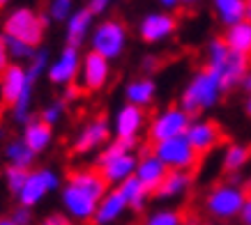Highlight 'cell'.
<instances>
[{
	"instance_id": "1",
	"label": "cell",
	"mask_w": 251,
	"mask_h": 225,
	"mask_svg": "<svg viewBox=\"0 0 251 225\" xmlns=\"http://www.w3.org/2000/svg\"><path fill=\"white\" fill-rule=\"evenodd\" d=\"M46 69H49V53L37 51L28 69H23L21 65H9L0 74V99H2V104L12 106V111H14L12 115L19 124L30 122L32 92H35L39 76Z\"/></svg>"
},
{
	"instance_id": "2",
	"label": "cell",
	"mask_w": 251,
	"mask_h": 225,
	"mask_svg": "<svg viewBox=\"0 0 251 225\" xmlns=\"http://www.w3.org/2000/svg\"><path fill=\"white\" fill-rule=\"evenodd\" d=\"M106 193L108 184L97 173V168H78L74 173H69L67 184L62 186V204L72 218L92 221Z\"/></svg>"
},
{
	"instance_id": "3",
	"label": "cell",
	"mask_w": 251,
	"mask_h": 225,
	"mask_svg": "<svg viewBox=\"0 0 251 225\" xmlns=\"http://www.w3.org/2000/svg\"><path fill=\"white\" fill-rule=\"evenodd\" d=\"M217 78H219L221 88L230 90L237 83L242 85L244 76L249 74V58H244L240 53L230 51L224 44V39H212L207 44V67Z\"/></svg>"
},
{
	"instance_id": "4",
	"label": "cell",
	"mask_w": 251,
	"mask_h": 225,
	"mask_svg": "<svg viewBox=\"0 0 251 225\" xmlns=\"http://www.w3.org/2000/svg\"><path fill=\"white\" fill-rule=\"evenodd\" d=\"M221 94H224V88H221L219 78L210 69H201L184 85L182 94H180V108L189 115H198L219 104Z\"/></svg>"
},
{
	"instance_id": "5",
	"label": "cell",
	"mask_w": 251,
	"mask_h": 225,
	"mask_svg": "<svg viewBox=\"0 0 251 225\" xmlns=\"http://www.w3.org/2000/svg\"><path fill=\"white\" fill-rule=\"evenodd\" d=\"M134 147H129L127 143L115 140L97 157V173L104 177L106 184H118L131 180L136 175L138 157L134 154Z\"/></svg>"
},
{
	"instance_id": "6",
	"label": "cell",
	"mask_w": 251,
	"mask_h": 225,
	"mask_svg": "<svg viewBox=\"0 0 251 225\" xmlns=\"http://www.w3.org/2000/svg\"><path fill=\"white\" fill-rule=\"evenodd\" d=\"M49 23H51V19L46 14H37L30 7H16L5 16L2 30H5L7 39H19V42H25L32 48H37L44 39Z\"/></svg>"
},
{
	"instance_id": "7",
	"label": "cell",
	"mask_w": 251,
	"mask_h": 225,
	"mask_svg": "<svg viewBox=\"0 0 251 225\" xmlns=\"http://www.w3.org/2000/svg\"><path fill=\"white\" fill-rule=\"evenodd\" d=\"M127 46V28L115 19L101 21L92 28L90 35V51L106 58L108 62L113 58H120L122 51Z\"/></svg>"
},
{
	"instance_id": "8",
	"label": "cell",
	"mask_w": 251,
	"mask_h": 225,
	"mask_svg": "<svg viewBox=\"0 0 251 225\" xmlns=\"http://www.w3.org/2000/svg\"><path fill=\"white\" fill-rule=\"evenodd\" d=\"M247 200V191L237 184H219L205 195V211L212 218L228 221V218L240 216L242 204Z\"/></svg>"
},
{
	"instance_id": "9",
	"label": "cell",
	"mask_w": 251,
	"mask_h": 225,
	"mask_svg": "<svg viewBox=\"0 0 251 225\" xmlns=\"http://www.w3.org/2000/svg\"><path fill=\"white\" fill-rule=\"evenodd\" d=\"M152 154L166 165L168 170H182V173H189L191 168H196L198 158H201L184 135L171 138V140H164V143H154Z\"/></svg>"
},
{
	"instance_id": "10",
	"label": "cell",
	"mask_w": 251,
	"mask_h": 225,
	"mask_svg": "<svg viewBox=\"0 0 251 225\" xmlns=\"http://www.w3.org/2000/svg\"><path fill=\"white\" fill-rule=\"evenodd\" d=\"M191 124V115L184 112L180 106H168L159 111L150 122V138L152 143H164L171 138H180L187 134Z\"/></svg>"
},
{
	"instance_id": "11",
	"label": "cell",
	"mask_w": 251,
	"mask_h": 225,
	"mask_svg": "<svg viewBox=\"0 0 251 225\" xmlns=\"http://www.w3.org/2000/svg\"><path fill=\"white\" fill-rule=\"evenodd\" d=\"M55 188H60V177H58V173L49 170V168L30 170L23 188L19 191V195H16V200H19L21 207H28V209H30L32 204H37L39 200H44V195L55 191Z\"/></svg>"
},
{
	"instance_id": "12",
	"label": "cell",
	"mask_w": 251,
	"mask_h": 225,
	"mask_svg": "<svg viewBox=\"0 0 251 225\" xmlns=\"http://www.w3.org/2000/svg\"><path fill=\"white\" fill-rule=\"evenodd\" d=\"M81 53L78 48L74 46H65L60 51V55L55 58L49 69H46V76H49V81L53 83V85H65L69 88L72 83L78 78V71H81Z\"/></svg>"
},
{
	"instance_id": "13",
	"label": "cell",
	"mask_w": 251,
	"mask_h": 225,
	"mask_svg": "<svg viewBox=\"0 0 251 225\" xmlns=\"http://www.w3.org/2000/svg\"><path fill=\"white\" fill-rule=\"evenodd\" d=\"M108 78H111V62L92 51L85 53L83 58H81V71H78L81 88L90 92H97L106 85Z\"/></svg>"
},
{
	"instance_id": "14",
	"label": "cell",
	"mask_w": 251,
	"mask_h": 225,
	"mask_svg": "<svg viewBox=\"0 0 251 225\" xmlns=\"http://www.w3.org/2000/svg\"><path fill=\"white\" fill-rule=\"evenodd\" d=\"M177 28V19L171 12H150L138 23V35L145 44H159L168 39Z\"/></svg>"
},
{
	"instance_id": "15",
	"label": "cell",
	"mask_w": 251,
	"mask_h": 225,
	"mask_svg": "<svg viewBox=\"0 0 251 225\" xmlns=\"http://www.w3.org/2000/svg\"><path fill=\"white\" fill-rule=\"evenodd\" d=\"M143 108H136L131 104H125L120 111L115 112V120H113V134L115 140L120 143H127L129 147H136V138L143 129Z\"/></svg>"
},
{
	"instance_id": "16",
	"label": "cell",
	"mask_w": 251,
	"mask_h": 225,
	"mask_svg": "<svg viewBox=\"0 0 251 225\" xmlns=\"http://www.w3.org/2000/svg\"><path fill=\"white\" fill-rule=\"evenodd\" d=\"M184 138L189 140V145L194 147V152H196L198 157H201V154H207V152H212L214 147L224 140L221 129L217 127L212 120H191Z\"/></svg>"
},
{
	"instance_id": "17",
	"label": "cell",
	"mask_w": 251,
	"mask_h": 225,
	"mask_svg": "<svg viewBox=\"0 0 251 225\" xmlns=\"http://www.w3.org/2000/svg\"><path fill=\"white\" fill-rule=\"evenodd\" d=\"M108 135H111L108 120H106V117H95V120H90L76 134V138H74V152H76V154H88V152H95L97 147L106 145Z\"/></svg>"
},
{
	"instance_id": "18",
	"label": "cell",
	"mask_w": 251,
	"mask_h": 225,
	"mask_svg": "<svg viewBox=\"0 0 251 225\" xmlns=\"http://www.w3.org/2000/svg\"><path fill=\"white\" fill-rule=\"evenodd\" d=\"M166 173H168V168L161 163L159 158L154 157L152 152H150V154H145V157L138 158L136 175H134V177L148 188V193H154V191L161 186V181H164Z\"/></svg>"
},
{
	"instance_id": "19",
	"label": "cell",
	"mask_w": 251,
	"mask_h": 225,
	"mask_svg": "<svg viewBox=\"0 0 251 225\" xmlns=\"http://www.w3.org/2000/svg\"><path fill=\"white\" fill-rule=\"evenodd\" d=\"M92 19L95 16L88 12V7L83 9H74V14L67 19V28H65V35H67V46H78L83 44L85 39H88V32L92 28Z\"/></svg>"
},
{
	"instance_id": "20",
	"label": "cell",
	"mask_w": 251,
	"mask_h": 225,
	"mask_svg": "<svg viewBox=\"0 0 251 225\" xmlns=\"http://www.w3.org/2000/svg\"><path fill=\"white\" fill-rule=\"evenodd\" d=\"M125 209H127L125 198H122V193L118 191V188H113V191H108V193L104 195V200L99 202L97 211H95V218H92V223H97V225L113 223L115 218H120L122 214H125Z\"/></svg>"
},
{
	"instance_id": "21",
	"label": "cell",
	"mask_w": 251,
	"mask_h": 225,
	"mask_svg": "<svg viewBox=\"0 0 251 225\" xmlns=\"http://www.w3.org/2000/svg\"><path fill=\"white\" fill-rule=\"evenodd\" d=\"M23 143L28 145L35 154L44 152L51 140H53V127L44 124L42 120H30L28 124H23Z\"/></svg>"
},
{
	"instance_id": "22",
	"label": "cell",
	"mask_w": 251,
	"mask_h": 225,
	"mask_svg": "<svg viewBox=\"0 0 251 225\" xmlns=\"http://www.w3.org/2000/svg\"><path fill=\"white\" fill-rule=\"evenodd\" d=\"M154 94H157V85H154L152 78H136V81L127 83V90H125V97H127V104L136 106V108H145L154 101Z\"/></svg>"
},
{
	"instance_id": "23",
	"label": "cell",
	"mask_w": 251,
	"mask_h": 225,
	"mask_svg": "<svg viewBox=\"0 0 251 225\" xmlns=\"http://www.w3.org/2000/svg\"><path fill=\"white\" fill-rule=\"evenodd\" d=\"M224 44L228 46L230 51L249 58L251 55V21H240L235 25H230L228 30H226Z\"/></svg>"
},
{
	"instance_id": "24",
	"label": "cell",
	"mask_w": 251,
	"mask_h": 225,
	"mask_svg": "<svg viewBox=\"0 0 251 225\" xmlns=\"http://www.w3.org/2000/svg\"><path fill=\"white\" fill-rule=\"evenodd\" d=\"M214 14L226 28L235 25L240 21H247V7L244 0H212Z\"/></svg>"
},
{
	"instance_id": "25",
	"label": "cell",
	"mask_w": 251,
	"mask_h": 225,
	"mask_svg": "<svg viewBox=\"0 0 251 225\" xmlns=\"http://www.w3.org/2000/svg\"><path fill=\"white\" fill-rule=\"evenodd\" d=\"M189 186H191V175L189 173L168 170L164 181H161V186L154 191V195H159V198H177V195H182Z\"/></svg>"
},
{
	"instance_id": "26",
	"label": "cell",
	"mask_w": 251,
	"mask_h": 225,
	"mask_svg": "<svg viewBox=\"0 0 251 225\" xmlns=\"http://www.w3.org/2000/svg\"><path fill=\"white\" fill-rule=\"evenodd\" d=\"M5 157H7L9 165L12 168H21V170H28V168H32V163H35V152L28 147V145L23 143L21 138L19 140H9L7 147H5Z\"/></svg>"
},
{
	"instance_id": "27",
	"label": "cell",
	"mask_w": 251,
	"mask_h": 225,
	"mask_svg": "<svg viewBox=\"0 0 251 225\" xmlns=\"http://www.w3.org/2000/svg\"><path fill=\"white\" fill-rule=\"evenodd\" d=\"M249 157H251L249 147H244V145H240V143H233L224 150L221 165H224V170L228 175H240V170L249 163Z\"/></svg>"
},
{
	"instance_id": "28",
	"label": "cell",
	"mask_w": 251,
	"mask_h": 225,
	"mask_svg": "<svg viewBox=\"0 0 251 225\" xmlns=\"http://www.w3.org/2000/svg\"><path fill=\"white\" fill-rule=\"evenodd\" d=\"M118 191L122 193V198H125V202H127V207H131V209L141 211L143 209L145 200H148V188L141 184V181L136 180V177H131V180L122 181L120 186H118Z\"/></svg>"
},
{
	"instance_id": "29",
	"label": "cell",
	"mask_w": 251,
	"mask_h": 225,
	"mask_svg": "<svg viewBox=\"0 0 251 225\" xmlns=\"http://www.w3.org/2000/svg\"><path fill=\"white\" fill-rule=\"evenodd\" d=\"M74 14V0H49V19L51 21H65Z\"/></svg>"
},
{
	"instance_id": "30",
	"label": "cell",
	"mask_w": 251,
	"mask_h": 225,
	"mask_svg": "<svg viewBox=\"0 0 251 225\" xmlns=\"http://www.w3.org/2000/svg\"><path fill=\"white\" fill-rule=\"evenodd\" d=\"M184 223V216L180 211L175 209H161V211H154L152 216H148L143 225H182Z\"/></svg>"
},
{
	"instance_id": "31",
	"label": "cell",
	"mask_w": 251,
	"mask_h": 225,
	"mask_svg": "<svg viewBox=\"0 0 251 225\" xmlns=\"http://www.w3.org/2000/svg\"><path fill=\"white\" fill-rule=\"evenodd\" d=\"M7 53H9V60L14 58V60H32L35 58V53L37 48H32L30 44H25V42H19V39H7Z\"/></svg>"
},
{
	"instance_id": "32",
	"label": "cell",
	"mask_w": 251,
	"mask_h": 225,
	"mask_svg": "<svg viewBox=\"0 0 251 225\" xmlns=\"http://www.w3.org/2000/svg\"><path fill=\"white\" fill-rule=\"evenodd\" d=\"M65 111H67V101H65V99H55L53 104H49L44 111H42V117H39V120L44 122V124H49V127H53V124H58V122L62 120Z\"/></svg>"
},
{
	"instance_id": "33",
	"label": "cell",
	"mask_w": 251,
	"mask_h": 225,
	"mask_svg": "<svg viewBox=\"0 0 251 225\" xmlns=\"http://www.w3.org/2000/svg\"><path fill=\"white\" fill-rule=\"evenodd\" d=\"M28 173H30V170H21V168H12V165L5 170V181H7V188L14 195H19V191L23 188V184H25V180H28Z\"/></svg>"
},
{
	"instance_id": "34",
	"label": "cell",
	"mask_w": 251,
	"mask_h": 225,
	"mask_svg": "<svg viewBox=\"0 0 251 225\" xmlns=\"http://www.w3.org/2000/svg\"><path fill=\"white\" fill-rule=\"evenodd\" d=\"M9 218H12L16 225H28V223H30V209L19 204V207L12 211V216H9Z\"/></svg>"
},
{
	"instance_id": "35",
	"label": "cell",
	"mask_w": 251,
	"mask_h": 225,
	"mask_svg": "<svg viewBox=\"0 0 251 225\" xmlns=\"http://www.w3.org/2000/svg\"><path fill=\"white\" fill-rule=\"evenodd\" d=\"M108 7H111V0H88V12L92 16L104 14Z\"/></svg>"
},
{
	"instance_id": "36",
	"label": "cell",
	"mask_w": 251,
	"mask_h": 225,
	"mask_svg": "<svg viewBox=\"0 0 251 225\" xmlns=\"http://www.w3.org/2000/svg\"><path fill=\"white\" fill-rule=\"evenodd\" d=\"M9 67V53H7V42H5V35H0V74Z\"/></svg>"
},
{
	"instance_id": "37",
	"label": "cell",
	"mask_w": 251,
	"mask_h": 225,
	"mask_svg": "<svg viewBox=\"0 0 251 225\" xmlns=\"http://www.w3.org/2000/svg\"><path fill=\"white\" fill-rule=\"evenodd\" d=\"M39 225H72V221H69L65 214H51V216H46Z\"/></svg>"
},
{
	"instance_id": "38",
	"label": "cell",
	"mask_w": 251,
	"mask_h": 225,
	"mask_svg": "<svg viewBox=\"0 0 251 225\" xmlns=\"http://www.w3.org/2000/svg\"><path fill=\"white\" fill-rule=\"evenodd\" d=\"M240 221H242V225H251V193L247 195V200H244V204H242Z\"/></svg>"
},
{
	"instance_id": "39",
	"label": "cell",
	"mask_w": 251,
	"mask_h": 225,
	"mask_svg": "<svg viewBox=\"0 0 251 225\" xmlns=\"http://www.w3.org/2000/svg\"><path fill=\"white\" fill-rule=\"evenodd\" d=\"M141 67H143L145 74H152L154 69L159 67V62H157V58H154V55H148V58L143 60V65H141Z\"/></svg>"
},
{
	"instance_id": "40",
	"label": "cell",
	"mask_w": 251,
	"mask_h": 225,
	"mask_svg": "<svg viewBox=\"0 0 251 225\" xmlns=\"http://www.w3.org/2000/svg\"><path fill=\"white\" fill-rule=\"evenodd\" d=\"M159 5L164 7V12H171V9H175L180 5V0H159Z\"/></svg>"
},
{
	"instance_id": "41",
	"label": "cell",
	"mask_w": 251,
	"mask_h": 225,
	"mask_svg": "<svg viewBox=\"0 0 251 225\" xmlns=\"http://www.w3.org/2000/svg\"><path fill=\"white\" fill-rule=\"evenodd\" d=\"M242 88H244V90H247V94H249V97H251V71H249V74H247V76H244Z\"/></svg>"
},
{
	"instance_id": "42",
	"label": "cell",
	"mask_w": 251,
	"mask_h": 225,
	"mask_svg": "<svg viewBox=\"0 0 251 225\" xmlns=\"http://www.w3.org/2000/svg\"><path fill=\"white\" fill-rule=\"evenodd\" d=\"M244 7H247V21H251V0H244Z\"/></svg>"
},
{
	"instance_id": "43",
	"label": "cell",
	"mask_w": 251,
	"mask_h": 225,
	"mask_svg": "<svg viewBox=\"0 0 251 225\" xmlns=\"http://www.w3.org/2000/svg\"><path fill=\"white\" fill-rule=\"evenodd\" d=\"M244 111H247V115H249V120H251V97L247 99V104H244Z\"/></svg>"
},
{
	"instance_id": "44",
	"label": "cell",
	"mask_w": 251,
	"mask_h": 225,
	"mask_svg": "<svg viewBox=\"0 0 251 225\" xmlns=\"http://www.w3.org/2000/svg\"><path fill=\"white\" fill-rule=\"evenodd\" d=\"M0 225H16L12 218H0Z\"/></svg>"
},
{
	"instance_id": "45",
	"label": "cell",
	"mask_w": 251,
	"mask_h": 225,
	"mask_svg": "<svg viewBox=\"0 0 251 225\" xmlns=\"http://www.w3.org/2000/svg\"><path fill=\"white\" fill-rule=\"evenodd\" d=\"M194 2H198V0H180V5H194Z\"/></svg>"
},
{
	"instance_id": "46",
	"label": "cell",
	"mask_w": 251,
	"mask_h": 225,
	"mask_svg": "<svg viewBox=\"0 0 251 225\" xmlns=\"http://www.w3.org/2000/svg\"><path fill=\"white\" fill-rule=\"evenodd\" d=\"M9 0H0V7H5V5H7Z\"/></svg>"
},
{
	"instance_id": "47",
	"label": "cell",
	"mask_w": 251,
	"mask_h": 225,
	"mask_svg": "<svg viewBox=\"0 0 251 225\" xmlns=\"http://www.w3.org/2000/svg\"><path fill=\"white\" fill-rule=\"evenodd\" d=\"M210 225H212V223H210Z\"/></svg>"
}]
</instances>
